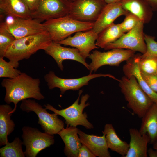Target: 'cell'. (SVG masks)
<instances>
[{
    "label": "cell",
    "instance_id": "obj_19",
    "mask_svg": "<svg viewBox=\"0 0 157 157\" xmlns=\"http://www.w3.org/2000/svg\"><path fill=\"white\" fill-rule=\"evenodd\" d=\"M78 129L76 127L67 126L58 133L64 142V152L68 157H78L80 149L82 144L78 135Z\"/></svg>",
    "mask_w": 157,
    "mask_h": 157
},
{
    "label": "cell",
    "instance_id": "obj_10",
    "mask_svg": "<svg viewBox=\"0 0 157 157\" xmlns=\"http://www.w3.org/2000/svg\"><path fill=\"white\" fill-rule=\"evenodd\" d=\"M144 24L140 21L131 30L115 41L106 45L104 49L108 50L114 49H126L144 54L147 50L143 31Z\"/></svg>",
    "mask_w": 157,
    "mask_h": 157
},
{
    "label": "cell",
    "instance_id": "obj_18",
    "mask_svg": "<svg viewBox=\"0 0 157 157\" xmlns=\"http://www.w3.org/2000/svg\"><path fill=\"white\" fill-rule=\"evenodd\" d=\"M130 136L129 148L124 157H147L148 144L150 139L147 134H142L135 128L129 130Z\"/></svg>",
    "mask_w": 157,
    "mask_h": 157
},
{
    "label": "cell",
    "instance_id": "obj_36",
    "mask_svg": "<svg viewBox=\"0 0 157 157\" xmlns=\"http://www.w3.org/2000/svg\"><path fill=\"white\" fill-rule=\"evenodd\" d=\"M147 154L150 157H157V150L150 148L147 150Z\"/></svg>",
    "mask_w": 157,
    "mask_h": 157
},
{
    "label": "cell",
    "instance_id": "obj_13",
    "mask_svg": "<svg viewBox=\"0 0 157 157\" xmlns=\"http://www.w3.org/2000/svg\"><path fill=\"white\" fill-rule=\"evenodd\" d=\"M69 3L63 0H40L37 9L31 13V18L41 22L67 15Z\"/></svg>",
    "mask_w": 157,
    "mask_h": 157
},
{
    "label": "cell",
    "instance_id": "obj_1",
    "mask_svg": "<svg viewBox=\"0 0 157 157\" xmlns=\"http://www.w3.org/2000/svg\"><path fill=\"white\" fill-rule=\"evenodd\" d=\"M40 83L39 78H33L24 72L15 78L2 80L1 85L6 91L4 101L8 104L13 103L14 104L12 113L15 112L17 104L20 101L30 98L38 100L45 98L41 92Z\"/></svg>",
    "mask_w": 157,
    "mask_h": 157
},
{
    "label": "cell",
    "instance_id": "obj_39",
    "mask_svg": "<svg viewBox=\"0 0 157 157\" xmlns=\"http://www.w3.org/2000/svg\"><path fill=\"white\" fill-rule=\"evenodd\" d=\"M153 148L157 150V140H156L153 144Z\"/></svg>",
    "mask_w": 157,
    "mask_h": 157
},
{
    "label": "cell",
    "instance_id": "obj_24",
    "mask_svg": "<svg viewBox=\"0 0 157 157\" xmlns=\"http://www.w3.org/2000/svg\"><path fill=\"white\" fill-rule=\"evenodd\" d=\"M102 132L105 135L106 141L108 148L124 157L128 151L129 144L119 138L112 124H106Z\"/></svg>",
    "mask_w": 157,
    "mask_h": 157
},
{
    "label": "cell",
    "instance_id": "obj_14",
    "mask_svg": "<svg viewBox=\"0 0 157 157\" xmlns=\"http://www.w3.org/2000/svg\"><path fill=\"white\" fill-rule=\"evenodd\" d=\"M80 31L76 33L73 36H71L57 43L61 45L70 46L77 49L85 60L92 50L98 49L96 44L98 35L92 29L85 32Z\"/></svg>",
    "mask_w": 157,
    "mask_h": 157
},
{
    "label": "cell",
    "instance_id": "obj_30",
    "mask_svg": "<svg viewBox=\"0 0 157 157\" xmlns=\"http://www.w3.org/2000/svg\"><path fill=\"white\" fill-rule=\"evenodd\" d=\"M21 71L13 67L11 63L0 57V77L13 78L18 76Z\"/></svg>",
    "mask_w": 157,
    "mask_h": 157
},
{
    "label": "cell",
    "instance_id": "obj_28",
    "mask_svg": "<svg viewBox=\"0 0 157 157\" xmlns=\"http://www.w3.org/2000/svg\"><path fill=\"white\" fill-rule=\"evenodd\" d=\"M138 65L141 73L148 74H157V57L141 58L140 57Z\"/></svg>",
    "mask_w": 157,
    "mask_h": 157
},
{
    "label": "cell",
    "instance_id": "obj_29",
    "mask_svg": "<svg viewBox=\"0 0 157 157\" xmlns=\"http://www.w3.org/2000/svg\"><path fill=\"white\" fill-rule=\"evenodd\" d=\"M15 39L7 29L0 26V57H4L8 48Z\"/></svg>",
    "mask_w": 157,
    "mask_h": 157
},
{
    "label": "cell",
    "instance_id": "obj_7",
    "mask_svg": "<svg viewBox=\"0 0 157 157\" xmlns=\"http://www.w3.org/2000/svg\"><path fill=\"white\" fill-rule=\"evenodd\" d=\"M0 26L5 28L16 39L47 31L43 24L37 19L22 18L12 15L6 16Z\"/></svg>",
    "mask_w": 157,
    "mask_h": 157
},
{
    "label": "cell",
    "instance_id": "obj_34",
    "mask_svg": "<svg viewBox=\"0 0 157 157\" xmlns=\"http://www.w3.org/2000/svg\"><path fill=\"white\" fill-rule=\"evenodd\" d=\"M95 155L85 145L83 144L79 149L78 157H95Z\"/></svg>",
    "mask_w": 157,
    "mask_h": 157
},
{
    "label": "cell",
    "instance_id": "obj_37",
    "mask_svg": "<svg viewBox=\"0 0 157 157\" xmlns=\"http://www.w3.org/2000/svg\"><path fill=\"white\" fill-rule=\"evenodd\" d=\"M153 9L157 10V0H147Z\"/></svg>",
    "mask_w": 157,
    "mask_h": 157
},
{
    "label": "cell",
    "instance_id": "obj_11",
    "mask_svg": "<svg viewBox=\"0 0 157 157\" xmlns=\"http://www.w3.org/2000/svg\"><path fill=\"white\" fill-rule=\"evenodd\" d=\"M135 52L129 49H114L106 52L93 51L88 58L91 62L89 65L90 74L95 72L99 68L104 65L118 66L122 62L127 61L134 55Z\"/></svg>",
    "mask_w": 157,
    "mask_h": 157
},
{
    "label": "cell",
    "instance_id": "obj_21",
    "mask_svg": "<svg viewBox=\"0 0 157 157\" xmlns=\"http://www.w3.org/2000/svg\"><path fill=\"white\" fill-rule=\"evenodd\" d=\"M141 119L139 131L147 134L152 144L157 140V104L154 103Z\"/></svg>",
    "mask_w": 157,
    "mask_h": 157
},
{
    "label": "cell",
    "instance_id": "obj_22",
    "mask_svg": "<svg viewBox=\"0 0 157 157\" xmlns=\"http://www.w3.org/2000/svg\"><path fill=\"white\" fill-rule=\"evenodd\" d=\"M1 14L30 18L31 13L24 0H0Z\"/></svg>",
    "mask_w": 157,
    "mask_h": 157
},
{
    "label": "cell",
    "instance_id": "obj_20",
    "mask_svg": "<svg viewBox=\"0 0 157 157\" xmlns=\"http://www.w3.org/2000/svg\"><path fill=\"white\" fill-rule=\"evenodd\" d=\"M78 135L82 144L86 145L95 155L99 157H110L106 139L105 135L102 136L87 134L79 129Z\"/></svg>",
    "mask_w": 157,
    "mask_h": 157
},
{
    "label": "cell",
    "instance_id": "obj_31",
    "mask_svg": "<svg viewBox=\"0 0 157 157\" xmlns=\"http://www.w3.org/2000/svg\"><path fill=\"white\" fill-rule=\"evenodd\" d=\"M155 39L154 37L144 34L147 50L145 53L140 55V58L157 57V42Z\"/></svg>",
    "mask_w": 157,
    "mask_h": 157
},
{
    "label": "cell",
    "instance_id": "obj_9",
    "mask_svg": "<svg viewBox=\"0 0 157 157\" xmlns=\"http://www.w3.org/2000/svg\"><path fill=\"white\" fill-rule=\"evenodd\" d=\"M106 4L104 0H75L69 3L68 15L80 21L94 22Z\"/></svg>",
    "mask_w": 157,
    "mask_h": 157
},
{
    "label": "cell",
    "instance_id": "obj_33",
    "mask_svg": "<svg viewBox=\"0 0 157 157\" xmlns=\"http://www.w3.org/2000/svg\"><path fill=\"white\" fill-rule=\"evenodd\" d=\"M141 74L150 88L157 93V74H148L142 73Z\"/></svg>",
    "mask_w": 157,
    "mask_h": 157
},
{
    "label": "cell",
    "instance_id": "obj_35",
    "mask_svg": "<svg viewBox=\"0 0 157 157\" xmlns=\"http://www.w3.org/2000/svg\"><path fill=\"white\" fill-rule=\"evenodd\" d=\"M31 13L38 8L40 0H24Z\"/></svg>",
    "mask_w": 157,
    "mask_h": 157
},
{
    "label": "cell",
    "instance_id": "obj_12",
    "mask_svg": "<svg viewBox=\"0 0 157 157\" xmlns=\"http://www.w3.org/2000/svg\"><path fill=\"white\" fill-rule=\"evenodd\" d=\"M100 77H108L118 81H119V79L110 74L101 73L89 74L78 78L65 79L58 77L52 71H50L45 74L44 79L49 89L58 88L61 94H63L68 90H78L81 87L87 85L91 80Z\"/></svg>",
    "mask_w": 157,
    "mask_h": 157
},
{
    "label": "cell",
    "instance_id": "obj_6",
    "mask_svg": "<svg viewBox=\"0 0 157 157\" xmlns=\"http://www.w3.org/2000/svg\"><path fill=\"white\" fill-rule=\"evenodd\" d=\"M22 101L20 109L27 113L35 112L38 117V123L44 132L54 135L64 128V122L56 113H49L45 108H43L34 100L25 99Z\"/></svg>",
    "mask_w": 157,
    "mask_h": 157
},
{
    "label": "cell",
    "instance_id": "obj_25",
    "mask_svg": "<svg viewBox=\"0 0 157 157\" xmlns=\"http://www.w3.org/2000/svg\"><path fill=\"white\" fill-rule=\"evenodd\" d=\"M125 10L137 16L144 23L149 22L152 16L151 9L139 0H123L120 2Z\"/></svg>",
    "mask_w": 157,
    "mask_h": 157
},
{
    "label": "cell",
    "instance_id": "obj_3",
    "mask_svg": "<svg viewBox=\"0 0 157 157\" xmlns=\"http://www.w3.org/2000/svg\"><path fill=\"white\" fill-rule=\"evenodd\" d=\"M119 82L128 107L141 119L154 103L140 87L134 76L129 78L124 76Z\"/></svg>",
    "mask_w": 157,
    "mask_h": 157
},
{
    "label": "cell",
    "instance_id": "obj_16",
    "mask_svg": "<svg viewBox=\"0 0 157 157\" xmlns=\"http://www.w3.org/2000/svg\"><path fill=\"white\" fill-rule=\"evenodd\" d=\"M128 12L123 8L120 2L107 4L94 22L92 29L98 35L104 29L113 24L117 18L121 15H126Z\"/></svg>",
    "mask_w": 157,
    "mask_h": 157
},
{
    "label": "cell",
    "instance_id": "obj_23",
    "mask_svg": "<svg viewBox=\"0 0 157 157\" xmlns=\"http://www.w3.org/2000/svg\"><path fill=\"white\" fill-rule=\"evenodd\" d=\"M13 109L8 104L0 106V145L8 142V136L14 131L15 124L11 119Z\"/></svg>",
    "mask_w": 157,
    "mask_h": 157
},
{
    "label": "cell",
    "instance_id": "obj_17",
    "mask_svg": "<svg viewBox=\"0 0 157 157\" xmlns=\"http://www.w3.org/2000/svg\"><path fill=\"white\" fill-rule=\"evenodd\" d=\"M140 55H134L126 61L123 67L125 76L129 78L134 76L140 87L154 103L157 104V93L149 87L142 77L138 65Z\"/></svg>",
    "mask_w": 157,
    "mask_h": 157
},
{
    "label": "cell",
    "instance_id": "obj_5",
    "mask_svg": "<svg viewBox=\"0 0 157 157\" xmlns=\"http://www.w3.org/2000/svg\"><path fill=\"white\" fill-rule=\"evenodd\" d=\"M82 92V90H80L76 100L72 105L65 109L58 110L48 104L44 105L43 106L46 109L53 111L64 118L67 126L76 127L80 125L87 129L93 128V125L87 119L86 113H83L84 109L90 105L89 103H86L90 96L88 94L82 95L80 102L79 103L80 97Z\"/></svg>",
    "mask_w": 157,
    "mask_h": 157
},
{
    "label": "cell",
    "instance_id": "obj_27",
    "mask_svg": "<svg viewBox=\"0 0 157 157\" xmlns=\"http://www.w3.org/2000/svg\"><path fill=\"white\" fill-rule=\"evenodd\" d=\"M23 144L18 137H16L11 142H8L3 147L0 149L1 157H24V152L22 150Z\"/></svg>",
    "mask_w": 157,
    "mask_h": 157
},
{
    "label": "cell",
    "instance_id": "obj_2",
    "mask_svg": "<svg viewBox=\"0 0 157 157\" xmlns=\"http://www.w3.org/2000/svg\"><path fill=\"white\" fill-rule=\"evenodd\" d=\"M52 41L47 31L16 39L8 48L4 57L9 60L14 67L17 68L19 61L29 59L39 50H44Z\"/></svg>",
    "mask_w": 157,
    "mask_h": 157
},
{
    "label": "cell",
    "instance_id": "obj_32",
    "mask_svg": "<svg viewBox=\"0 0 157 157\" xmlns=\"http://www.w3.org/2000/svg\"><path fill=\"white\" fill-rule=\"evenodd\" d=\"M140 21L137 16L129 12L123 22L119 24L121 28L124 33H127L133 28Z\"/></svg>",
    "mask_w": 157,
    "mask_h": 157
},
{
    "label": "cell",
    "instance_id": "obj_26",
    "mask_svg": "<svg viewBox=\"0 0 157 157\" xmlns=\"http://www.w3.org/2000/svg\"><path fill=\"white\" fill-rule=\"evenodd\" d=\"M124 33L121 28L119 24L113 23L98 35L96 44L99 47L104 48L108 44L115 41Z\"/></svg>",
    "mask_w": 157,
    "mask_h": 157
},
{
    "label": "cell",
    "instance_id": "obj_38",
    "mask_svg": "<svg viewBox=\"0 0 157 157\" xmlns=\"http://www.w3.org/2000/svg\"><path fill=\"white\" fill-rule=\"evenodd\" d=\"M104 1L107 3H112L121 2L123 0H104Z\"/></svg>",
    "mask_w": 157,
    "mask_h": 157
},
{
    "label": "cell",
    "instance_id": "obj_40",
    "mask_svg": "<svg viewBox=\"0 0 157 157\" xmlns=\"http://www.w3.org/2000/svg\"><path fill=\"white\" fill-rule=\"evenodd\" d=\"M63 0L67 3H69L74 1L75 0Z\"/></svg>",
    "mask_w": 157,
    "mask_h": 157
},
{
    "label": "cell",
    "instance_id": "obj_4",
    "mask_svg": "<svg viewBox=\"0 0 157 157\" xmlns=\"http://www.w3.org/2000/svg\"><path fill=\"white\" fill-rule=\"evenodd\" d=\"M53 41L60 42L74 33L93 28L94 22H85L73 19L68 15L45 21L43 23Z\"/></svg>",
    "mask_w": 157,
    "mask_h": 157
},
{
    "label": "cell",
    "instance_id": "obj_8",
    "mask_svg": "<svg viewBox=\"0 0 157 157\" xmlns=\"http://www.w3.org/2000/svg\"><path fill=\"white\" fill-rule=\"evenodd\" d=\"M22 138L26 149L24 153L27 157H35L42 150L53 145V135L42 132L37 129L28 126L22 129Z\"/></svg>",
    "mask_w": 157,
    "mask_h": 157
},
{
    "label": "cell",
    "instance_id": "obj_15",
    "mask_svg": "<svg viewBox=\"0 0 157 157\" xmlns=\"http://www.w3.org/2000/svg\"><path fill=\"white\" fill-rule=\"evenodd\" d=\"M61 45L52 41L44 50L46 54L54 59L61 70L63 69V62L66 60L78 61L89 69V65L81 56L77 49L64 47Z\"/></svg>",
    "mask_w": 157,
    "mask_h": 157
}]
</instances>
